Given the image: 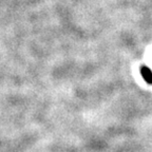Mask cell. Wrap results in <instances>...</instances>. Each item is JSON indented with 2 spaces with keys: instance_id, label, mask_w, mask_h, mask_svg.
I'll list each match as a JSON object with an SVG mask.
<instances>
[{
  "instance_id": "1",
  "label": "cell",
  "mask_w": 152,
  "mask_h": 152,
  "mask_svg": "<svg viewBox=\"0 0 152 152\" xmlns=\"http://www.w3.org/2000/svg\"><path fill=\"white\" fill-rule=\"evenodd\" d=\"M140 74H142V78L146 80V83L152 85V71L147 66H140Z\"/></svg>"
}]
</instances>
